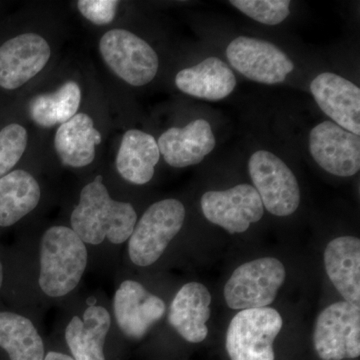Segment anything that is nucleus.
<instances>
[{
  "mask_svg": "<svg viewBox=\"0 0 360 360\" xmlns=\"http://www.w3.org/2000/svg\"><path fill=\"white\" fill-rule=\"evenodd\" d=\"M71 229L85 243L101 245L108 238L120 245L130 238L137 222L134 206L113 200L97 175L80 193L79 203L71 214Z\"/></svg>",
  "mask_w": 360,
  "mask_h": 360,
  "instance_id": "obj_1",
  "label": "nucleus"
},
{
  "mask_svg": "<svg viewBox=\"0 0 360 360\" xmlns=\"http://www.w3.org/2000/svg\"><path fill=\"white\" fill-rule=\"evenodd\" d=\"M86 264V246L72 229L53 226L44 232L40 245L39 286L45 295L61 297L71 292Z\"/></svg>",
  "mask_w": 360,
  "mask_h": 360,
  "instance_id": "obj_2",
  "label": "nucleus"
},
{
  "mask_svg": "<svg viewBox=\"0 0 360 360\" xmlns=\"http://www.w3.org/2000/svg\"><path fill=\"white\" fill-rule=\"evenodd\" d=\"M186 213L184 205L172 198L149 206L135 224L129 238V253L131 262L142 267L158 262L181 229Z\"/></svg>",
  "mask_w": 360,
  "mask_h": 360,
  "instance_id": "obj_3",
  "label": "nucleus"
},
{
  "mask_svg": "<svg viewBox=\"0 0 360 360\" xmlns=\"http://www.w3.org/2000/svg\"><path fill=\"white\" fill-rule=\"evenodd\" d=\"M283 326L271 307L240 310L227 328V354L231 360H274V343Z\"/></svg>",
  "mask_w": 360,
  "mask_h": 360,
  "instance_id": "obj_4",
  "label": "nucleus"
},
{
  "mask_svg": "<svg viewBox=\"0 0 360 360\" xmlns=\"http://www.w3.org/2000/svg\"><path fill=\"white\" fill-rule=\"evenodd\" d=\"M285 276V267L276 258L246 262L234 270L225 284V302L232 309L269 307L276 300Z\"/></svg>",
  "mask_w": 360,
  "mask_h": 360,
  "instance_id": "obj_5",
  "label": "nucleus"
},
{
  "mask_svg": "<svg viewBox=\"0 0 360 360\" xmlns=\"http://www.w3.org/2000/svg\"><path fill=\"white\" fill-rule=\"evenodd\" d=\"M99 51L111 71L132 86L148 84L158 75V53L148 42L129 30L115 28L104 33Z\"/></svg>",
  "mask_w": 360,
  "mask_h": 360,
  "instance_id": "obj_6",
  "label": "nucleus"
},
{
  "mask_svg": "<svg viewBox=\"0 0 360 360\" xmlns=\"http://www.w3.org/2000/svg\"><path fill=\"white\" fill-rule=\"evenodd\" d=\"M248 170L264 207L276 217H288L300 203V188L295 174L278 156L258 150L250 156Z\"/></svg>",
  "mask_w": 360,
  "mask_h": 360,
  "instance_id": "obj_7",
  "label": "nucleus"
},
{
  "mask_svg": "<svg viewBox=\"0 0 360 360\" xmlns=\"http://www.w3.org/2000/svg\"><path fill=\"white\" fill-rule=\"evenodd\" d=\"M314 345L322 360L359 357V307L338 302L322 310L315 321Z\"/></svg>",
  "mask_w": 360,
  "mask_h": 360,
  "instance_id": "obj_8",
  "label": "nucleus"
},
{
  "mask_svg": "<svg viewBox=\"0 0 360 360\" xmlns=\"http://www.w3.org/2000/svg\"><path fill=\"white\" fill-rule=\"evenodd\" d=\"M226 58L240 75L264 84L283 82L295 70L291 59L276 45L255 37H239L226 49Z\"/></svg>",
  "mask_w": 360,
  "mask_h": 360,
  "instance_id": "obj_9",
  "label": "nucleus"
},
{
  "mask_svg": "<svg viewBox=\"0 0 360 360\" xmlns=\"http://www.w3.org/2000/svg\"><path fill=\"white\" fill-rule=\"evenodd\" d=\"M201 210L208 221L229 233H243L264 217V207L257 189L239 184L226 191H207L201 198Z\"/></svg>",
  "mask_w": 360,
  "mask_h": 360,
  "instance_id": "obj_10",
  "label": "nucleus"
},
{
  "mask_svg": "<svg viewBox=\"0 0 360 360\" xmlns=\"http://www.w3.org/2000/svg\"><path fill=\"white\" fill-rule=\"evenodd\" d=\"M309 150L315 162L340 177H349L360 169V137L333 122L317 124L309 134Z\"/></svg>",
  "mask_w": 360,
  "mask_h": 360,
  "instance_id": "obj_11",
  "label": "nucleus"
},
{
  "mask_svg": "<svg viewBox=\"0 0 360 360\" xmlns=\"http://www.w3.org/2000/svg\"><path fill=\"white\" fill-rule=\"evenodd\" d=\"M51 56L49 42L37 33H23L0 46V87L20 89L44 70Z\"/></svg>",
  "mask_w": 360,
  "mask_h": 360,
  "instance_id": "obj_12",
  "label": "nucleus"
},
{
  "mask_svg": "<svg viewBox=\"0 0 360 360\" xmlns=\"http://www.w3.org/2000/svg\"><path fill=\"white\" fill-rule=\"evenodd\" d=\"M113 309L125 335L141 340L165 314V302L134 281H125L116 290Z\"/></svg>",
  "mask_w": 360,
  "mask_h": 360,
  "instance_id": "obj_13",
  "label": "nucleus"
},
{
  "mask_svg": "<svg viewBox=\"0 0 360 360\" xmlns=\"http://www.w3.org/2000/svg\"><path fill=\"white\" fill-rule=\"evenodd\" d=\"M310 91L333 122L360 134V89L357 85L340 75L323 72L312 80Z\"/></svg>",
  "mask_w": 360,
  "mask_h": 360,
  "instance_id": "obj_14",
  "label": "nucleus"
},
{
  "mask_svg": "<svg viewBox=\"0 0 360 360\" xmlns=\"http://www.w3.org/2000/svg\"><path fill=\"white\" fill-rule=\"evenodd\" d=\"M158 149L170 167L184 168L198 165L215 148L210 122L193 120L184 127H172L160 135Z\"/></svg>",
  "mask_w": 360,
  "mask_h": 360,
  "instance_id": "obj_15",
  "label": "nucleus"
},
{
  "mask_svg": "<svg viewBox=\"0 0 360 360\" xmlns=\"http://www.w3.org/2000/svg\"><path fill=\"white\" fill-rule=\"evenodd\" d=\"M212 295L198 283L184 284L170 305L168 321L182 338L200 343L207 338L206 322L212 314Z\"/></svg>",
  "mask_w": 360,
  "mask_h": 360,
  "instance_id": "obj_16",
  "label": "nucleus"
},
{
  "mask_svg": "<svg viewBox=\"0 0 360 360\" xmlns=\"http://www.w3.org/2000/svg\"><path fill=\"white\" fill-rule=\"evenodd\" d=\"M326 274L336 290L352 304H360V240L341 236L331 240L324 250Z\"/></svg>",
  "mask_w": 360,
  "mask_h": 360,
  "instance_id": "obj_17",
  "label": "nucleus"
},
{
  "mask_svg": "<svg viewBox=\"0 0 360 360\" xmlns=\"http://www.w3.org/2000/svg\"><path fill=\"white\" fill-rule=\"evenodd\" d=\"M101 141V132L94 127L91 116L77 113L58 127L54 137V148L63 165L80 168L94 162L96 146Z\"/></svg>",
  "mask_w": 360,
  "mask_h": 360,
  "instance_id": "obj_18",
  "label": "nucleus"
},
{
  "mask_svg": "<svg viewBox=\"0 0 360 360\" xmlns=\"http://www.w3.org/2000/svg\"><path fill=\"white\" fill-rule=\"evenodd\" d=\"M175 84L180 91L188 96L217 101L233 91L236 78L221 59L208 58L198 65L180 70L175 77Z\"/></svg>",
  "mask_w": 360,
  "mask_h": 360,
  "instance_id": "obj_19",
  "label": "nucleus"
},
{
  "mask_svg": "<svg viewBox=\"0 0 360 360\" xmlns=\"http://www.w3.org/2000/svg\"><path fill=\"white\" fill-rule=\"evenodd\" d=\"M160 153L153 135L139 129H130L123 135L116 156V169L122 179L143 186L153 179Z\"/></svg>",
  "mask_w": 360,
  "mask_h": 360,
  "instance_id": "obj_20",
  "label": "nucleus"
},
{
  "mask_svg": "<svg viewBox=\"0 0 360 360\" xmlns=\"http://www.w3.org/2000/svg\"><path fill=\"white\" fill-rule=\"evenodd\" d=\"M110 315L103 307L91 305L84 321L72 317L65 329V340L75 360H105L103 347L110 330Z\"/></svg>",
  "mask_w": 360,
  "mask_h": 360,
  "instance_id": "obj_21",
  "label": "nucleus"
},
{
  "mask_svg": "<svg viewBox=\"0 0 360 360\" xmlns=\"http://www.w3.org/2000/svg\"><path fill=\"white\" fill-rule=\"evenodd\" d=\"M41 191L30 172L18 169L0 179V226H11L39 203Z\"/></svg>",
  "mask_w": 360,
  "mask_h": 360,
  "instance_id": "obj_22",
  "label": "nucleus"
},
{
  "mask_svg": "<svg viewBox=\"0 0 360 360\" xmlns=\"http://www.w3.org/2000/svg\"><path fill=\"white\" fill-rule=\"evenodd\" d=\"M0 347L11 360L44 359V341L32 322L13 312H0Z\"/></svg>",
  "mask_w": 360,
  "mask_h": 360,
  "instance_id": "obj_23",
  "label": "nucleus"
},
{
  "mask_svg": "<svg viewBox=\"0 0 360 360\" xmlns=\"http://www.w3.org/2000/svg\"><path fill=\"white\" fill-rule=\"evenodd\" d=\"M82 103V89L75 82H68L52 94L37 96L30 103V115L39 127L63 124L77 115Z\"/></svg>",
  "mask_w": 360,
  "mask_h": 360,
  "instance_id": "obj_24",
  "label": "nucleus"
},
{
  "mask_svg": "<svg viewBox=\"0 0 360 360\" xmlns=\"http://www.w3.org/2000/svg\"><path fill=\"white\" fill-rule=\"evenodd\" d=\"M229 4L248 18L266 25H277L290 14V0H231Z\"/></svg>",
  "mask_w": 360,
  "mask_h": 360,
  "instance_id": "obj_25",
  "label": "nucleus"
},
{
  "mask_svg": "<svg viewBox=\"0 0 360 360\" xmlns=\"http://www.w3.org/2000/svg\"><path fill=\"white\" fill-rule=\"evenodd\" d=\"M27 131L22 125L11 123L0 130V179L8 174L27 148Z\"/></svg>",
  "mask_w": 360,
  "mask_h": 360,
  "instance_id": "obj_26",
  "label": "nucleus"
},
{
  "mask_svg": "<svg viewBox=\"0 0 360 360\" xmlns=\"http://www.w3.org/2000/svg\"><path fill=\"white\" fill-rule=\"evenodd\" d=\"M120 1L115 0H79L77 8L87 20L96 25H110L115 20Z\"/></svg>",
  "mask_w": 360,
  "mask_h": 360,
  "instance_id": "obj_27",
  "label": "nucleus"
},
{
  "mask_svg": "<svg viewBox=\"0 0 360 360\" xmlns=\"http://www.w3.org/2000/svg\"><path fill=\"white\" fill-rule=\"evenodd\" d=\"M44 360H75L70 355L59 354V352H51L47 354Z\"/></svg>",
  "mask_w": 360,
  "mask_h": 360,
  "instance_id": "obj_28",
  "label": "nucleus"
},
{
  "mask_svg": "<svg viewBox=\"0 0 360 360\" xmlns=\"http://www.w3.org/2000/svg\"><path fill=\"white\" fill-rule=\"evenodd\" d=\"M2 281H4V269H2L1 262H0V288H1Z\"/></svg>",
  "mask_w": 360,
  "mask_h": 360,
  "instance_id": "obj_29",
  "label": "nucleus"
}]
</instances>
